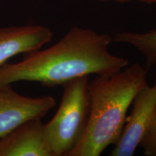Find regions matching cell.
I'll return each instance as SVG.
<instances>
[{
	"label": "cell",
	"instance_id": "6",
	"mask_svg": "<svg viewBox=\"0 0 156 156\" xmlns=\"http://www.w3.org/2000/svg\"><path fill=\"white\" fill-rule=\"evenodd\" d=\"M0 156H54L41 119L28 121L0 138Z\"/></svg>",
	"mask_w": 156,
	"mask_h": 156
},
{
	"label": "cell",
	"instance_id": "7",
	"mask_svg": "<svg viewBox=\"0 0 156 156\" xmlns=\"http://www.w3.org/2000/svg\"><path fill=\"white\" fill-rule=\"evenodd\" d=\"M52 38V31L43 25L0 28V67L15 56L41 49Z\"/></svg>",
	"mask_w": 156,
	"mask_h": 156
},
{
	"label": "cell",
	"instance_id": "9",
	"mask_svg": "<svg viewBox=\"0 0 156 156\" xmlns=\"http://www.w3.org/2000/svg\"><path fill=\"white\" fill-rule=\"evenodd\" d=\"M140 146L142 147L145 155L156 156V109L151 125Z\"/></svg>",
	"mask_w": 156,
	"mask_h": 156
},
{
	"label": "cell",
	"instance_id": "5",
	"mask_svg": "<svg viewBox=\"0 0 156 156\" xmlns=\"http://www.w3.org/2000/svg\"><path fill=\"white\" fill-rule=\"evenodd\" d=\"M132 109L126 116L121 136L111 153L112 156H132L139 147L153 120L156 109V83L147 84L136 93Z\"/></svg>",
	"mask_w": 156,
	"mask_h": 156
},
{
	"label": "cell",
	"instance_id": "1",
	"mask_svg": "<svg viewBox=\"0 0 156 156\" xmlns=\"http://www.w3.org/2000/svg\"><path fill=\"white\" fill-rule=\"evenodd\" d=\"M113 41L108 34L74 26L51 47L25 54L17 63L1 66L0 87L28 81L53 87L83 76L114 75L129 66V61L111 53Z\"/></svg>",
	"mask_w": 156,
	"mask_h": 156
},
{
	"label": "cell",
	"instance_id": "3",
	"mask_svg": "<svg viewBox=\"0 0 156 156\" xmlns=\"http://www.w3.org/2000/svg\"><path fill=\"white\" fill-rule=\"evenodd\" d=\"M88 83V76H83L62 85L59 106L53 118L44 124L54 156H68L85 134L89 117Z\"/></svg>",
	"mask_w": 156,
	"mask_h": 156
},
{
	"label": "cell",
	"instance_id": "4",
	"mask_svg": "<svg viewBox=\"0 0 156 156\" xmlns=\"http://www.w3.org/2000/svg\"><path fill=\"white\" fill-rule=\"evenodd\" d=\"M56 106L51 95L25 96L11 85L0 87V138L28 121L42 119Z\"/></svg>",
	"mask_w": 156,
	"mask_h": 156
},
{
	"label": "cell",
	"instance_id": "10",
	"mask_svg": "<svg viewBox=\"0 0 156 156\" xmlns=\"http://www.w3.org/2000/svg\"><path fill=\"white\" fill-rule=\"evenodd\" d=\"M137 2L145 4H156V0H126V2Z\"/></svg>",
	"mask_w": 156,
	"mask_h": 156
},
{
	"label": "cell",
	"instance_id": "11",
	"mask_svg": "<svg viewBox=\"0 0 156 156\" xmlns=\"http://www.w3.org/2000/svg\"><path fill=\"white\" fill-rule=\"evenodd\" d=\"M99 2H115V3H126V0H98Z\"/></svg>",
	"mask_w": 156,
	"mask_h": 156
},
{
	"label": "cell",
	"instance_id": "8",
	"mask_svg": "<svg viewBox=\"0 0 156 156\" xmlns=\"http://www.w3.org/2000/svg\"><path fill=\"white\" fill-rule=\"evenodd\" d=\"M113 41L119 44L130 45L139 51L145 58L147 70L156 63V29L145 33H116L113 37Z\"/></svg>",
	"mask_w": 156,
	"mask_h": 156
},
{
	"label": "cell",
	"instance_id": "2",
	"mask_svg": "<svg viewBox=\"0 0 156 156\" xmlns=\"http://www.w3.org/2000/svg\"><path fill=\"white\" fill-rule=\"evenodd\" d=\"M147 71L140 64L88 83L89 117L85 132L68 156H99L119 139L126 113L134 97L147 83Z\"/></svg>",
	"mask_w": 156,
	"mask_h": 156
}]
</instances>
